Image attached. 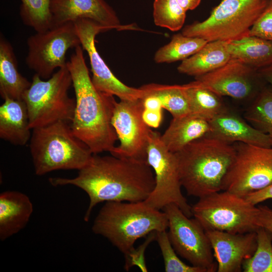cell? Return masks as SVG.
<instances>
[{
	"label": "cell",
	"mask_w": 272,
	"mask_h": 272,
	"mask_svg": "<svg viewBox=\"0 0 272 272\" xmlns=\"http://www.w3.org/2000/svg\"><path fill=\"white\" fill-rule=\"evenodd\" d=\"M258 207L245 197L221 190L199 198L191 213L205 230L231 233L256 231Z\"/></svg>",
	"instance_id": "cell-8"
},
{
	"label": "cell",
	"mask_w": 272,
	"mask_h": 272,
	"mask_svg": "<svg viewBox=\"0 0 272 272\" xmlns=\"http://www.w3.org/2000/svg\"><path fill=\"white\" fill-rule=\"evenodd\" d=\"M144 109L141 98L115 101L111 124L120 143L115 146L111 155L147 162V149L151 129L143 119Z\"/></svg>",
	"instance_id": "cell-13"
},
{
	"label": "cell",
	"mask_w": 272,
	"mask_h": 272,
	"mask_svg": "<svg viewBox=\"0 0 272 272\" xmlns=\"http://www.w3.org/2000/svg\"><path fill=\"white\" fill-rule=\"evenodd\" d=\"M147 162L153 169L155 187L145 200L150 206L161 210L174 204L188 217L192 216L191 206L181 191L177 161L174 153L169 151L161 139V134L151 129L147 149Z\"/></svg>",
	"instance_id": "cell-10"
},
{
	"label": "cell",
	"mask_w": 272,
	"mask_h": 272,
	"mask_svg": "<svg viewBox=\"0 0 272 272\" xmlns=\"http://www.w3.org/2000/svg\"><path fill=\"white\" fill-rule=\"evenodd\" d=\"M249 36L272 41V0L251 28Z\"/></svg>",
	"instance_id": "cell-33"
},
{
	"label": "cell",
	"mask_w": 272,
	"mask_h": 272,
	"mask_svg": "<svg viewBox=\"0 0 272 272\" xmlns=\"http://www.w3.org/2000/svg\"><path fill=\"white\" fill-rule=\"evenodd\" d=\"M217 264L218 272H240L243 263L254 253L256 232L231 233L206 230Z\"/></svg>",
	"instance_id": "cell-17"
},
{
	"label": "cell",
	"mask_w": 272,
	"mask_h": 272,
	"mask_svg": "<svg viewBox=\"0 0 272 272\" xmlns=\"http://www.w3.org/2000/svg\"><path fill=\"white\" fill-rule=\"evenodd\" d=\"M10 42L0 36V95L7 98L22 100L30 83L19 72L18 61Z\"/></svg>",
	"instance_id": "cell-21"
},
{
	"label": "cell",
	"mask_w": 272,
	"mask_h": 272,
	"mask_svg": "<svg viewBox=\"0 0 272 272\" xmlns=\"http://www.w3.org/2000/svg\"><path fill=\"white\" fill-rule=\"evenodd\" d=\"M244 197L254 205L272 199V184L261 190L250 193Z\"/></svg>",
	"instance_id": "cell-36"
},
{
	"label": "cell",
	"mask_w": 272,
	"mask_h": 272,
	"mask_svg": "<svg viewBox=\"0 0 272 272\" xmlns=\"http://www.w3.org/2000/svg\"><path fill=\"white\" fill-rule=\"evenodd\" d=\"M33 211L29 197L17 191L0 194V239L3 241L22 230Z\"/></svg>",
	"instance_id": "cell-19"
},
{
	"label": "cell",
	"mask_w": 272,
	"mask_h": 272,
	"mask_svg": "<svg viewBox=\"0 0 272 272\" xmlns=\"http://www.w3.org/2000/svg\"><path fill=\"white\" fill-rule=\"evenodd\" d=\"M209 122L210 130L206 136L230 144L239 142L264 147H272L271 141L267 135L227 109Z\"/></svg>",
	"instance_id": "cell-18"
},
{
	"label": "cell",
	"mask_w": 272,
	"mask_h": 272,
	"mask_svg": "<svg viewBox=\"0 0 272 272\" xmlns=\"http://www.w3.org/2000/svg\"><path fill=\"white\" fill-rule=\"evenodd\" d=\"M207 42L200 38L178 33L172 37L168 44L157 50L154 59L158 63L183 61L197 52Z\"/></svg>",
	"instance_id": "cell-26"
},
{
	"label": "cell",
	"mask_w": 272,
	"mask_h": 272,
	"mask_svg": "<svg viewBox=\"0 0 272 272\" xmlns=\"http://www.w3.org/2000/svg\"><path fill=\"white\" fill-rule=\"evenodd\" d=\"M141 99L144 109L161 110L163 108L161 100L157 96L151 95H146Z\"/></svg>",
	"instance_id": "cell-37"
},
{
	"label": "cell",
	"mask_w": 272,
	"mask_h": 272,
	"mask_svg": "<svg viewBox=\"0 0 272 272\" xmlns=\"http://www.w3.org/2000/svg\"><path fill=\"white\" fill-rule=\"evenodd\" d=\"M227 42L221 40L207 42L193 55L182 61L177 71L196 77L219 69L231 58Z\"/></svg>",
	"instance_id": "cell-23"
},
{
	"label": "cell",
	"mask_w": 272,
	"mask_h": 272,
	"mask_svg": "<svg viewBox=\"0 0 272 272\" xmlns=\"http://www.w3.org/2000/svg\"><path fill=\"white\" fill-rule=\"evenodd\" d=\"M54 186L72 185L84 190L89 204L84 219L89 220L95 207L107 201L145 200L153 191L155 175L147 162L131 158L93 154L74 178H50Z\"/></svg>",
	"instance_id": "cell-1"
},
{
	"label": "cell",
	"mask_w": 272,
	"mask_h": 272,
	"mask_svg": "<svg viewBox=\"0 0 272 272\" xmlns=\"http://www.w3.org/2000/svg\"><path fill=\"white\" fill-rule=\"evenodd\" d=\"M142 117L144 122L149 127L157 128L160 126L162 120V110H154L144 109Z\"/></svg>",
	"instance_id": "cell-35"
},
{
	"label": "cell",
	"mask_w": 272,
	"mask_h": 272,
	"mask_svg": "<svg viewBox=\"0 0 272 272\" xmlns=\"http://www.w3.org/2000/svg\"><path fill=\"white\" fill-rule=\"evenodd\" d=\"M185 18L186 11L176 0L154 1L153 18L156 25L177 31L183 27Z\"/></svg>",
	"instance_id": "cell-31"
},
{
	"label": "cell",
	"mask_w": 272,
	"mask_h": 272,
	"mask_svg": "<svg viewBox=\"0 0 272 272\" xmlns=\"http://www.w3.org/2000/svg\"><path fill=\"white\" fill-rule=\"evenodd\" d=\"M70 122L58 121L33 129L30 150L35 173L40 176L58 170H80L93 153L74 133Z\"/></svg>",
	"instance_id": "cell-5"
},
{
	"label": "cell",
	"mask_w": 272,
	"mask_h": 272,
	"mask_svg": "<svg viewBox=\"0 0 272 272\" xmlns=\"http://www.w3.org/2000/svg\"><path fill=\"white\" fill-rule=\"evenodd\" d=\"M155 239L161 251L166 272H206L201 268L186 264L178 257L166 230L156 232Z\"/></svg>",
	"instance_id": "cell-32"
},
{
	"label": "cell",
	"mask_w": 272,
	"mask_h": 272,
	"mask_svg": "<svg viewBox=\"0 0 272 272\" xmlns=\"http://www.w3.org/2000/svg\"><path fill=\"white\" fill-rule=\"evenodd\" d=\"M189 114L210 121L227 109L222 96L194 81L182 85Z\"/></svg>",
	"instance_id": "cell-25"
},
{
	"label": "cell",
	"mask_w": 272,
	"mask_h": 272,
	"mask_svg": "<svg viewBox=\"0 0 272 272\" xmlns=\"http://www.w3.org/2000/svg\"><path fill=\"white\" fill-rule=\"evenodd\" d=\"M174 154L182 187L188 195L199 198L221 190L235 149L233 144L205 136Z\"/></svg>",
	"instance_id": "cell-3"
},
{
	"label": "cell",
	"mask_w": 272,
	"mask_h": 272,
	"mask_svg": "<svg viewBox=\"0 0 272 272\" xmlns=\"http://www.w3.org/2000/svg\"><path fill=\"white\" fill-rule=\"evenodd\" d=\"M255 71L239 59L231 58L219 69L194 77V81L222 97L241 100L264 87L260 86L259 80L262 78Z\"/></svg>",
	"instance_id": "cell-15"
},
{
	"label": "cell",
	"mask_w": 272,
	"mask_h": 272,
	"mask_svg": "<svg viewBox=\"0 0 272 272\" xmlns=\"http://www.w3.org/2000/svg\"><path fill=\"white\" fill-rule=\"evenodd\" d=\"M231 58L237 59L255 70L272 64V41L248 36L228 42Z\"/></svg>",
	"instance_id": "cell-24"
},
{
	"label": "cell",
	"mask_w": 272,
	"mask_h": 272,
	"mask_svg": "<svg viewBox=\"0 0 272 272\" xmlns=\"http://www.w3.org/2000/svg\"><path fill=\"white\" fill-rule=\"evenodd\" d=\"M50 12L52 27L80 19H88L106 31L135 29L122 26L116 13L104 0H51Z\"/></svg>",
	"instance_id": "cell-16"
},
{
	"label": "cell",
	"mask_w": 272,
	"mask_h": 272,
	"mask_svg": "<svg viewBox=\"0 0 272 272\" xmlns=\"http://www.w3.org/2000/svg\"><path fill=\"white\" fill-rule=\"evenodd\" d=\"M270 0H222L201 22L184 27L182 34L208 42H230L249 36V31Z\"/></svg>",
	"instance_id": "cell-7"
},
{
	"label": "cell",
	"mask_w": 272,
	"mask_h": 272,
	"mask_svg": "<svg viewBox=\"0 0 272 272\" xmlns=\"http://www.w3.org/2000/svg\"><path fill=\"white\" fill-rule=\"evenodd\" d=\"M185 11L193 10L199 5L201 0H176Z\"/></svg>",
	"instance_id": "cell-38"
},
{
	"label": "cell",
	"mask_w": 272,
	"mask_h": 272,
	"mask_svg": "<svg viewBox=\"0 0 272 272\" xmlns=\"http://www.w3.org/2000/svg\"><path fill=\"white\" fill-rule=\"evenodd\" d=\"M140 88L144 91V96L151 95L158 97L163 108L168 111L173 118L189 114L188 102L182 85L151 83Z\"/></svg>",
	"instance_id": "cell-27"
},
{
	"label": "cell",
	"mask_w": 272,
	"mask_h": 272,
	"mask_svg": "<svg viewBox=\"0 0 272 272\" xmlns=\"http://www.w3.org/2000/svg\"><path fill=\"white\" fill-rule=\"evenodd\" d=\"M258 207L259 212L257 219V225L272 233V209L266 206Z\"/></svg>",
	"instance_id": "cell-34"
},
{
	"label": "cell",
	"mask_w": 272,
	"mask_h": 272,
	"mask_svg": "<svg viewBox=\"0 0 272 272\" xmlns=\"http://www.w3.org/2000/svg\"><path fill=\"white\" fill-rule=\"evenodd\" d=\"M210 130L209 121L187 114L173 117L161 139L167 149L175 153L192 142L206 136Z\"/></svg>",
	"instance_id": "cell-22"
},
{
	"label": "cell",
	"mask_w": 272,
	"mask_h": 272,
	"mask_svg": "<svg viewBox=\"0 0 272 272\" xmlns=\"http://www.w3.org/2000/svg\"><path fill=\"white\" fill-rule=\"evenodd\" d=\"M83 49L88 53L92 83L99 91L115 95L120 100H135L142 98L144 92L139 88L129 87L117 79L98 53L95 45V37L106 30L88 19H80L74 22Z\"/></svg>",
	"instance_id": "cell-14"
},
{
	"label": "cell",
	"mask_w": 272,
	"mask_h": 272,
	"mask_svg": "<svg viewBox=\"0 0 272 272\" xmlns=\"http://www.w3.org/2000/svg\"><path fill=\"white\" fill-rule=\"evenodd\" d=\"M27 106L22 100L7 98L0 106V138L16 146H24L31 134Z\"/></svg>",
	"instance_id": "cell-20"
},
{
	"label": "cell",
	"mask_w": 272,
	"mask_h": 272,
	"mask_svg": "<svg viewBox=\"0 0 272 272\" xmlns=\"http://www.w3.org/2000/svg\"><path fill=\"white\" fill-rule=\"evenodd\" d=\"M168 226L165 213L145 200L107 201L94 220L92 230L107 239L126 259L138 239L154 232L166 230Z\"/></svg>",
	"instance_id": "cell-4"
},
{
	"label": "cell",
	"mask_w": 272,
	"mask_h": 272,
	"mask_svg": "<svg viewBox=\"0 0 272 272\" xmlns=\"http://www.w3.org/2000/svg\"><path fill=\"white\" fill-rule=\"evenodd\" d=\"M81 45L75 48L66 66L75 93L76 106L71 127L93 154L111 152L118 140L111 124L115 100L93 85Z\"/></svg>",
	"instance_id": "cell-2"
},
{
	"label": "cell",
	"mask_w": 272,
	"mask_h": 272,
	"mask_svg": "<svg viewBox=\"0 0 272 272\" xmlns=\"http://www.w3.org/2000/svg\"><path fill=\"white\" fill-rule=\"evenodd\" d=\"M260 76L272 87V64L258 70Z\"/></svg>",
	"instance_id": "cell-39"
},
{
	"label": "cell",
	"mask_w": 272,
	"mask_h": 272,
	"mask_svg": "<svg viewBox=\"0 0 272 272\" xmlns=\"http://www.w3.org/2000/svg\"><path fill=\"white\" fill-rule=\"evenodd\" d=\"M36 32L27 40L26 64L41 79L47 80L55 69L66 65L67 50L81 45V42L73 22Z\"/></svg>",
	"instance_id": "cell-11"
},
{
	"label": "cell",
	"mask_w": 272,
	"mask_h": 272,
	"mask_svg": "<svg viewBox=\"0 0 272 272\" xmlns=\"http://www.w3.org/2000/svg\"><path fill=\"white\" fill-rule=\"evenodd\" d=\"M235 154L222 184L226 190L245 197L272 184V147L235 143Z\"/></svg>",
	"instance_id": "cell-9"
},
{
	"label": "cell",
	"mask_w": 272,
	"mask_h": 272,
	"mask_svg": "<svg viewBox=\"0 0 272 272\" xmlns=\"http://www.w3.org/2000/svg\"><path fill=\"white\" fill-rule=\"evenodd\" d=\"M20 16L23 23L36 32L52 27L50 12L51 0H20Z\"/></svg>",
	"instance_id": "cell-30"
},
{
	"label": "cell",
	"mask_w": 272,
	"mask_h": 272,
	"mask_svg": "<svg viewBox=\"0 0 272 272\" xmlns=\"http://www.w3.org/2000/svg\"><path fill=\"white\" fill-rule=\"evenodd\" d=\"M163 210L168 219L169 238L176 253L206 272L216 271L213 249L201 225L174 204L168 205Z\"/></svg>",
	"instance_id": "cell-12"
},
{
	"label": "cell",
	"mask_w": 272,
	"mask_h": 272,
	"mask_svg": "<svg viewBox=\"0 0 272 272\" xmlns=\"http://www.w3.org/2000/svg\"><path fill=\"white\" fill-rule=\"evenodd\" d=\"M72 85L66 65L58 69L46 80L34 75L30 87L22 98L27 108L31 129L58 121L72 122L76 106L75 99L68 93Z\"/></svg>",
	"instance_id": "cell-6"
},
{
	"label": "cell",
	"mask_w": 272,
	"mask_h": 272,
	"mask_svg": "<svg viewBox=\"0 0 272 272\" xmlns=\"http://www.w3.org/2000/svg\"><path fill=\"white\" fill-rule=\"evenodd\" d=\"M257 247L253 254L244 260V272H272V233L259 227L256 231Z\"/></svg>",
	"instance_id": "cell-29"
},
{
	"label": "cell",
	"mask_w": 272,
	"mask_h": 272,
	"mask_svg": "<svg viewBox=\"0 0 272 272\" xmlns=\"http://www.w3.org/2000/svg\"><path fill=\"white\" fill-rule=\"evenodd\" d=\"M245 118L254 127L267 135L272 143V87H264L259 92Z\"/></svg>",
	"instance_id": "cell-28"
}]
</instances>
